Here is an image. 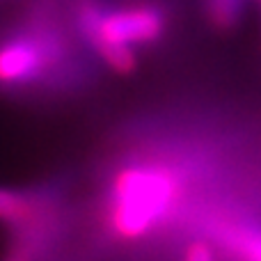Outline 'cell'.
I'll return each mask as SVG.
<instances>
[{
    "instance_id": "cell-2",
    "label": "cell",
    "mask_w": 261,
    "mask_h": 261,
    "mask_svg": "<svg viewBox=\"0 0 261 261\" xmlns=\"http://www.w3.org/2000/svg\"><path fill=\"white\" fill-rule=\"evenodd\" d=\"M78 28L87 44L117 73H130L138 67L140 46L156 44L165 32V18L158 9L133 5L122 9H101L85 3L78 9Z\"/></svg>"
},
{
    "instance_id": "cell-6",
    "label": "cell",
    "mask_w": 261,
    "mask_h": 261,
    "mask_svg": "<svg viewBox=\"0 0 261 261\" xmlns=\"http://www.w3.org/2000/svg\"><path fill=\"white\" fill-rule=\"evenodd\" d=\"M206 18L218 30H231L239 25L245 9V0H204Z\"/></svg>"
},
{
    "instance_id": "cell-1",
    "label": "cell",
    "mask_w": 261,
    "mask_h": 261,
    "mask_svg": "<svg viewBox=\"0 0 261 261\" xmlns=\"http://www.w3.org/2000/svg\"><path fill=\"white\" fill-rule=\"evenodd\" d=\"M176 197H179V184L167 167H124L115 176L110 188V229L119 239H142L165 222Z\"/></svg>"
},
{
    "instance_id": "cell-8",
    "label": "cell",
    "mask_w": 261,
    "mask_h": 261,
    "mask_svg": "<svg viewBox=\"0 0 261 261\" xmlns=\"http://www.w3.org/2000/svg\"><path fill=\"white\" fill-rule=\"evenodd\" d=\"M184 261H218V259H216V252L211 250V245L199 241V243H190L186 248Z\"/></svg>"
},
{
    "instance_id": "cell-3",
    "label": "cell",
    "mask_w": 261,
    "mask_h": 261,
    "mask_svg": "<svg viewBox=\"0 0 261 261\" xmlns=\"http://www.w3.org/2000/svg\"><path fill=\"white\" fill-rule=\"evenodd\" d=\"M53 41L37 35H21L0 44V85H28L53 62Z\"/></svg>"
},
{
    "instance_id": "cell-9",
    "label": "cell",
    "mask_w": 261,
    "mask_h": 261,
    "mask_svg": "<svg viewBox=\"0 0 261 261\" xmlns=\"http://www.w3.org/2000/svg\"><path fill=\"white\" fill-rule=\"evenodd\" d=\"M259 5H261V0H259Z\"/></svg>"
},
{
    "instance_id": "cell-4",
    "label": "cell",
    "mask_w": 261,
    "mask_h": 261,
    "mask_svg": "<svg viewBox=\"0 0 261 261\" xmlns=\"http://www.w3.org/2000/svg\"><path fill=\"white\" fill-rule=\"evenodd\" d=\"M50 206L41 197L30 193H23L16 188L0 186V222L9 227H25L39 218L48 216Z\"/></svg>"
},
{
    "instance_id": "cell-7",
    "label": "cell",
    "mask_w": 261,
    "mask_h": 261,
    "mask_svg": "<svg viewBox=\"0 0 261 261\" xmlns=\"http://www.w3.org/2000/svg\"><path fill=\"white\" fill-rule=\"evenodd\" d=\"M44 243V236L35 234V231H16V243L12 245L3 261H37L39 248Z\"/></svg>"
},
{
    "instance_id": "cell-5",
    "label": "cell",
    "mask_w": 261,
    "mask_h": 261,
    "mask_svg": "<svg viewBox=\"0 0 261 261\" xmlns=\"http://www.w3.org/2000/svg\"><path fill=\"white\" fill-rule=\"evenodd\" d=\"M225 243L236 261H261V229L231 227L225 234Z\"/></svg>"
}]
</instances>
